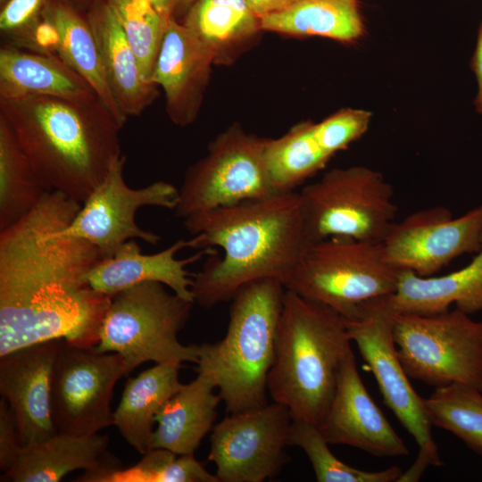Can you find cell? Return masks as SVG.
<instances>
[{
	"label": "cell",
	"mask_w": 482,
	"mask_h": 482,
	"mask_svg": "<svg viewBox=\"0 0 482 482\" xmlns=\"http://www.w3.org/2000/svg\"><path fill=\"white\" fill-rule=\"evenodd\" d=\"M81 206L47 191L29 213L0 230V356L51 339L98 344L112 296L95 291L87 275L104 256L63 232Z\"/></svg>",
	"instance_id": "6da1fadb"
},
{
	"label": "cell",
	"mask_w": 482,
	"mask_h": 482,
	"mask_svg": "<svg viewBox=\"0 0 482 482\" xmlns=\"http://www.w3.org/2000/svg\"><path fill=\"white\" fill-rule=\"evenodd\" d=\"M189 247H220L192 278L194 302L203 308L230 301L244 285L276 278L284 286L313 241L299 191L245 201L184 219Z\"/></svg>",
	"instance_id": "7a4b0ae2"
},
{
	"label": "cell",
	"mask_w": 482,
	"mask_h": 482,
	"mask_svg": "<svg viewBox=\"0 0 482 482\" xmlns=\"http://www.w3.org/2000/svg\"><path fill=\"white\" fill-rule=\"evenodd\" d=\"M9 125L47 191L83 203L120 154V123L97 96L0 98Z\"/></svg>",
	"instance_id": "3957f363"
},
{
	"label": "cell",
	"mask_w": 482,
	"mask_h": 482,
	"mask_svg": "<svg viewBox=\"0 0 482 482\" xmlns=\"http://www.w3.org/2000/svg\"><path fill=\"white\" fill-rule=\"evenodd\" d=\"M351 342L339 312L286 288L267 389L292 420L321 424Z\"/></svg>",
	"instance_id": "277c9868"
},
{
	"label": "cell",
	"mask_w": 482,
	"mask_h": 482,
	"mask_svg": "<svg viewBox=\"0 0 482 482\" xmlns=\"http://www.w3.org/2000/svg\"><path fill=\"white\" fill-rule=\"evenodd\" d=\"M285 292L276 278L244 285L230 300L225 337L198 345V370L213 377L229 413L268 403L267 380Z\"/></svg>",
	"instance_id": "5b68a950"
},
{
	"label": "cell",
	"mask_w": 482,
	"mask_h": 482,
	"mask_svg": "<svg viewBox=\"0 0 482 482\" xmlns=\"http://www.w3.org/2000/svg\"><path fill=\"white\" fill-rule=\"evenodd\" d=\"M194 303L169 292L160 282L125 288L112 297L94 348L120 354L127 374L149 361L197 363L198 345H184L178 339Z\"/></svg>",
	"instance_id": "8992f818"
},
{
	"label": "cell",
	"mask_w": 482,
	"mask_h": 482,
	"mask_svg": "<svg viewBox=\"0 0 482 482\" xmlns=\"http://www.w3.org/2000/svg\"><path fill=\"white\" fill-rule=\"evenodd\" d=\"M399 273L382 242L332 237L310 245L285 287L349 319L362 303L394 294Z\"/></svg>",
	"instance_id": "52a82bcc"
},
{
	"label": "cell",
	"mask_w": 482,
	"mask_h": 482,
	"mask_svg": "<svg viewBox=\"0 0 482 482\" xmlns=\"http://www.w3.org/2000/svg\"><path fill=\"white\" fill-rule=\"evenodd\" d=\"M393 333L409 378L435 388L461 383L482 392V321L457 308L434 315L396 312Z\"/></svg>",
	"instance_id": "ba28073f"
},
{
	"label": "cell",
	"mask_w": 482,
	"mask_h": 482,
	"mask_svg": "<svg viewBox=\"0 0 482 482\" xmlns=\"http://www.w3.org/2000/svg\"><path fill=\"white\" fill-rule=\"evenodd\" d=\"M299 193L313 243L332 237L383 242L396 221L392 185L365 166L332 169Z\"/></svg>",
	"instance_id": "9c48e42d"
},
{
	"label": "cell",
	"mask_w": 482,
	"mask_h": 482,
	"mask_svg": "<svg viewBox=\"0 0 482 482\" xmlns=\"http://www.w3.org/2000/svg\"><path fill=\"white\" fill-rule=\"evenodd\" d=\"M390 295L362 303L351 318H345L347 333L373 373L384 404L418 444V457L441 466L424 398L413 389L397 354L393 333L396 312Z\"/></svg>",
	"instance_id": "30bf717a"
},
{
	"label": "cell",
	"mask_w": 482,
	"mask_h": 482,
	"mask_svg": "<svg viewBox=\"0 0 482 482\" xmlns=\"http://www.w3.org/2000/svg\"><path fill=\"white\" fill-rule=\"evenodd\" d=\"M265 139L231 128L209 146L208 154L191 166L179 189L177 217H187L278 194L265 161Z\"/></svg>",
	"instance_id": "8fae6325"
},
{
	"label": "cell",
	"mask_w": 482,
	"mask_h": 482,
	"mask_svg": "<svg viewBox=\"0 0 482 482\" xmlns=\"http://www.w3.org/2000/svg\"><path fill=\"white\" fill-rule=\"evenodd\" d=\"M125 375L126 364L118 353H100L62 339L50 386V412L57 434L89 436L113 425V388Z\"/></svg>",
	"instance_id": "7c38bea8"
},
{
	"label": "cell",
	"mask_w": 482,
	"mask_h": 482,
	"mask_svg": "<svg viewBox=\"0 0 482 482\" xmlns=\"http://www.w3.org/2000/svg\"><path fill=\"white\" fill-rule=\"evenodd\" d=\"M292 418L273 402L229 413L213 426L208 459L220 482H262L290 461L286 452Z\"/></svg>",
	"instance_id": "4fadbf2b"
},
{
	"label": "cell",
	"mask_w": 482,
	"mask_h": 482,
	"mask_svg": "<svg viewBox=\"0 0 482 482\" xmlns=\"http://www.w3.org/2000/svg\"><path fill=\"white\" fill-rule=\"evenodd\" d=\"M125 162L123 155L112 162L104 179L82 203L71 223L63 229L65 234L96 245L104 258L112 255L121 245L131 239L139 238L156 244L160 236L137 224V211L144 206L175 210L179 202V189L165 181H155L141 188L129 187L123 177Z\"/></svg>",
	"instance_id": "5bb4252c"
},
{
	"label": "cell",
	"mask_w": 482,
	"mask_h": 482,
	"mask_svg": "<svg viewBox=\"0 0 482 482\" xmlns=\"http://www.w3.org/2000/svg\"><path fill=\"white\" fill-rule=\"evenodd\" d=\"M388 262L399 270L430 277L464 253L482 245V205L459 218L434 206L395 221L382 242Z\"/></svg>",
	"instance_id": "9a60e30c"
},
{
	"label": "cell",
	"mask_w": 482,
	"mask_h": 482,
	"mask_svg": "<svg viewBox=\"0 0 482 482\" xmlns=\"http://www.w3.org/2000/svg\"><path fill=\"white\" fill-rule=\"evenodd\" d=\"M318 428L328 445H350L378 458L410 453L369 395L352 349L342 361L333 399Z\"/></svg>",
	"instance_id": "2e32d148"
},
{
	"label": "cell",
	"mask_w": 482,
	"mask_h": 482,
	"mask_svg": "<svg viewBox=\"0 0 482 482\" xmlns=\"http://www.w3.org/2000/svg\"><path fill=\"white\" fill-rule=\"evenodd\" d=\"M62 341H42L0 356V394L13 414L22 447L57 434L50 412V386Z\"/></svg>",
	"instance_id": "e0dca14e"
},
{
	"label": "cell",
	"mask_w": 482,
	"mask_h": 482,
	"mask_svg": "<svg viewBox=\"0 0 482 482\" xmlns=\"http://www.w3.org/2000/svg\"><path fill=\"white\" fill-rule=\"evenodd\" d=\"M216 55L186 25L167 21L151 82L162 87L167 113L177 125L196 118Z\"/></svg>",
	"instance_id": "ac0fdd59"
},
{
	"label": "cell",
	"mask_w": 482,
	"mask_h": 482,
	"mask_svg": "<svg viewBox=\"0 0 482 482\" xmlns=\"http://www.w3.org/2000/svg\"><path fill=\"white\" fill-rule=\"evenodd\" d=\"M41 17L35 28L16 44L61 59L92 87L123 127L127 118L111 93L87 20L81 18L65 0L48 2Z\"/></svg>",
	"instance_id": "d6986e66"
},
{
	"label": "cell",
	"mask_w": 482,
	"mask_h": 482,
	"mask_svg": "<svg viewBox=\"0 0 482 482\" xmlns=\"http://www.w3.org/2000/svg\"><path fill=\"white\" fill-rule=\"evenodd\" d=\"M109 437L98 433L89 436L56 434L46 441L21 448L12 466L1 475V481L56 482L68 473L83 470L77 481L98 482L121 468L108 452Z\"/></svg>",
	"instance_id": "ffe728a7"
},
{
	"label": "cell",
	"mask_w": 482,
	"mask_h": 482,
	"mask_svg": "<svg viewBox=\"0 0 482 482\" xmlns=\"http://www.w3.org/2000/svg\"><path fill=\"white\" fill-rule=\"evenodd\" d=\"M186 247H189V241L179 239L162 251L145 254L135 239L129 240L90 270L88 283L95 291L112 297L134 285L155 281L164 284L180 297L194 302L192 278L188 277L187 266L203 255L214 254L215 249L199 250L190 257L177 259L176 254Z\"/></svg>",
	"instance_id": "44dd1931"
},
{
	"label": "cell",
	"mask_w": 482,
	"mask_h": 482,
	"mask_svg": "<svg viewBox=\"0 0 482 482\" xmlns=\"http://www.w3.org/2000/svg\"><path fill=\"white\" fill-rule=\"evenodd\" d=\"M87 20L119 110L127 119L140 115L155 98L156 85L143 79L137 57L106 0H96Z\"/></svg>",
	"instance_id": "7402d4cb"
},
{
	"label": "cell",
	"mask_w": 482,
	"mask_h": 482,
	"mask_svg": "<svg viewBox=\"0 0 482 482\" xmlns=\"http://www.w3.org/2000/svg\"><path fill=\"white\" fill-rule=\"evenodd\" d=\"M213 377L198 370L197 377L169 399L155 416L157 428L149 443V451L166 449L178 455L194 454L202 439L212 429L221 401L214 394Z\"/></svg>",
	"instance_id": "603a6c76"
},
{
	"label": "cell",
	"mask_w": 482,
	"mask_h": 482,
	"mask_svg": "<svg viewBox=\"0 0 482 482\" xmlns=\"http://www.w3.org/2000/svg\"><path fill=\"white\" fill-rule=\"evenodd\" d=\"M390 301L400 313L434 315L449 311L452 304L469 315L482 311V245L467 266L444 276L400 270Z\"/></svg>",
	"instance_id": "cb8c5ba5"
},
{
	"label": "cell",
	"mask_w": 482,
	"mask_h": 482,
	"mask_svg": "<svg viewBox=\"0 0 482 482\" xmlns=\"http://www.w3.org/2000/svg\"><path fill=\"white\" fill-rule=\"evenodd\" d=\"M32 95L69 99L97 96L82 77L58 57L16 46H2L0 98Z\"/></svg>",
	"instance_id": "d4e9b609"
},
{
	"label": "cell",
	"mask_w": 482,
	"mask_h": 482,
	"mask_svg": "<svg viewBox=\"0 0 482 482\" xmlns=\"http://www.w3.org/2000/svg\"><path fill=\"white\" fill-rule=\"evenodd\" d=\"M180 366L173 362L156 363L125 384L113 412V425L142 455L149 451L156 414L184 386L179 379Z\"/></svg>",
	"instance_id": "484cf974"
},
{
	"label": "cell",
	"mask_w": 482,
	"mask_h": 482,
	"mask_svg": "<svg viewBox=\"0 0 482 482\" xmlns=\"http://www.w3.org/2000/svg\"><path fill=\"white\" fill-rule=\"evenodd\" d=\"M259 22L260 29L340 41L355 40L364 31L359 0H295Z\"/></svg>",
	"instance_id": "4316f807"
},
{
	"label": "cell",
	"mask_w": 482,
	"mask_h": 482,
	"mask_svg": "<svg viewBox=\"0 0 482 482\" xmlns=\"http://www.w3.org/2000/svg\"><path fill=\"white\" fill-rule=\"evenodd\" d=\"M332 156L317 138L312 122L298 124L281 137L267 140L264 148L266 168L278 193L295 191Z\"/></svg>",
	"instance_id": "83f0119b"
},
{
	"label": "cell",
	"mask_w": 482,
	"mask_h": 482,
	"mask_svg": "<svg viewBox=\"0 0 482 482\" xmlns=\"http://www.w3.org/2000/svg\"><path fill=\"white\" fill-rule=\"evenodd\" d=\"M46 192L11 128L0 117V230L29 213Z\"/></svg>",
	"instance_id": "f1b7e54d"
},
{
	"label": "cell",
	"mask_w": 482,
	"mask_h": 482,
	"mask_svg": "<svg viewBox=\"0 0 482 482\" xmlns=\"http://www.w3.org/2000/svg\"><path fill=\"white\" fill-rule=\"evenodd\" d=\"M424 402L432 426L453 433L482 456V392L453 383L435 388Z\"/></svg>",
	"instance_id": "f546056e"
},
{
	"label": "cell",
	"mask_w": 482,
	"mask_h": 482,
	"mask_svg": "<svg viewBox=\"0 0 482 482\" xmlns=\"http://www.w3.org/2000/svg\"><path fill=\"white\" fill-rule=\"evenodd\" d=\"M184 25L217 54L260 29L259 19L245 0H195Z\"/></svg>",
	"instance_id": "4dcf8cb0"
},
{
	"label": "cell",
	"mask_w": 482,
	"mask_h": 482,
	"mask_svg": "<svg viewBox=\"0 0 482 482\" xmlns=\"http://www.w3.org/2000/svg\"><path fill=\"white\" fill-rule=\"evenodd\" d=\"M287 445L303 449L313 468L318 482H395L401 478V468L393 466L380 471H367L351 467L336 457L319 428L292 420Z\"/></svg>",
	"instance_id": "1f68e13d"
},
{
	"label": "cell",
	"mask_w": 482,
	"mask_h": 482,
	"mask_svg": "<svg viewBox=\"0 0 482 482\" xmlns=\"http://www.w3.org/2000/svg\"><path fill=\"white\" fill-rule=\"evenodd\" d=\"M106 1L137 57L143 79L153 84L151 79L168 20L149 0Z\"/></svg>",
	"instance_id": "d6a6232c"
},
{
	"label": "cell",
	"mask_w": 482,
	"mask_h": 482,
	"mask_svg": "<svg viewBox=\"0 0 482 482\" xmlns=\"http://www.w3.org/2000/svg\"><path fill=\"white\" fill-rule=\"evenodd\" d=\"M178 454L166 449H153L136 465L115 470L98 482H220L194 454Z\"/></svg>",
	"instance_id": "836d02e7"
},
{
	"label": "cell",
	"mask_w": 482,
	"mask_h": 482,
	"mask_svg": "<svg viewBox=\"0 0 482 482\" xmlns=\"http://www.w3.org/2000/svg\"><path fill=\"white\" fill-rule=\"evenodd\" d=\"M371 112L360 109H343L319 123L314 132L322 146L331 154L344 150L368 129Z\"/></svg>",
	"instance_id": "e575fe53"
},
{
	"label": "cell",
	"mask_w": 482,
	"mask_h": 482,
	"mask_svg": "<svg viewBox=\"0 0 482 482\" xmlns=\"http://www.w3.org/2000/svg\"><path fill=\"white\" fill-rule=\"evenodd\" d=\"M46 5V0H8L0 12L2 33L19 42L35 28Z\"/></svg>",
	"instance_id": "d590c367"
},
{
	"label": "cell",
	"mask_w": 482,
	"mask_h": 482,
	"mask_svg": "<svg viewBox=\"0 0 482 482\" xmlns=\"http://www.w3.org/2000/svg\"><path fill=\"white\" fill-rule=\"evenodd\" d=\"M20 444L13 414L5 399L0 400V470L7 471L16 461Z\"/></svg>",
	"instance_id": "8d00e7d4"
},
{
	"label": "cell",
	"mask_w": 482,
	"mask_h": 482,
	"mask_svg": "<svg viewBox=\"0 0 482 482\" xmlns=\"http://www.w3.org/2000/svg\"><path fill=\"white\" fill-rule=\"evenodd\" d=\"M251 12L260 20L267 15L280 12L295 0H245Z\"/></svg>",
	"instance_id": "74e56055"
},
{
	"label": "cell",
	"mask_w": 482,
	"mask_h": 482,
	"mask_svg": "<svg viewBox=\"0 0 482 482\" xmlns=\"http://www.w3.org/2000/svg\"><path fill=\"white\" fill-rule=\"evenodd\" d=\"M470 66L477 76L478 85V92L474 103L477 111L482 114V22L478 28L477 46Z\"/></svg>",
	"instance_id": "f35d334b"
},
{
	"label": "cell",
	"mask_w": 482,
	"mask_h": 482,
	"mask_svg": "<svg viewBox=\"0 0 482 482\" xmlns=\"http://www.w3.org/2000/svg\"><path fill=\"white\" fill-rule=\"evenodd\" d=\"M156 12L164 19L173 18L178 0H149Z\"/></svg>",
	"instance_id": "ab89813d"
},
{
	"label": "cell",
	"mask_w": 482,
	"mask_h": 482,
	"mask_svg": "<svg viewBox=\"0 0 482 482\" xmlns=\"http://www.w3.org/2000/svg\"><path fill=\"white\" fill-rule=\"evenodd\" d=\"M195 1V0H178L176 11L189 9Z\"/></svg>",
	"instance_id": "60d3db41"
},
{
	"label": "cell",
	"mask_w": 482,
	"mask_h": 482,
	"mask_svg": "<svg viewBox=\"0 0 482 482\" xmlns=\"http://www.w3.org/2000/svg\"><path fill=\"white\" fill-rule=\"evenodd\" d=\"M8 0H0L1 4H4Z\"/></svg>",
	"instance_id": "b9f144b4"
}]
</instances>
